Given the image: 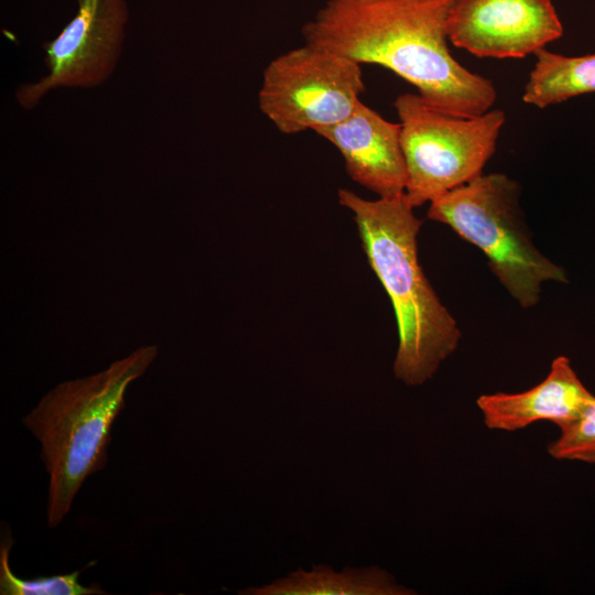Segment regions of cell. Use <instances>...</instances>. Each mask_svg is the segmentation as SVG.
Returning <instances> with one entry per match:
<instances>
[{"mask_svg": "<svg viewBox=\"0 0 595 595\" xmlns=\"http://www.w3.org/2000/svg\"><path fill=\"white\" fill-rule=\"evenodd\" d=\"M453 0H327L302 28L305 43L358 64L381 65L430 106L458 117L487 112L497 91L451 54Z\"/></svg>", "mask_w": 595, "mask_h": 595, "instance_id": "cell-1", "label": "cell"}, {"mask_svg": "<svg viewBox=\"0 0 595 595\" xmlns=\"http://www.w3.org/2000/svg\"><path fill=\"white\" fill-rule=\"evenodd\" d=\"M338 201L353 213L369 266L394 310L399 343L393 375L407 386H421L457 349L462 337L419 263L422 220L404 194L369 201L340 188Z\"/></svg>", "mask_w": 595, "mask_h": 595, "instance_id": "cell-2", "label": "cell"}, {"mask_svg": "<svg viewBox=\"0 0 595 595\" xmlns=\"http://www.w3.org/2000/svg\"><path fill=\"white\" fill-rule=\"evenodd\" d=\"M156 356V346H143L102 371L64 381L22 419L40 443V456L48 475L50 529L68 515L85 480L105 467L111 429L125 409L126 391Z\"/></svg>", "mask_w": 595, "mask_h": 595, "instance_id": "cell-3", "label": "cell"}, {"mask_svg": "<svg viewBox=\"0 0 595 595\" xmlns=\"http://www.w3.org/2000/svg\"><path fill=\"white\" fill-rule=\"evenodd\" d=\"M520 184L482 173L430 203L428 218L479 248L490 271L523 309L536 306L545 282H567L565 270L534 245L520 206Z\"/></svg>", "mask_w": 595, "mask_h": 595, "instance_id": "cell-4", "label": "cell"}, {"mask_svg": "<svg viewBox=\"0 0 595 595\" xmlns=\"http://www.w3.org/2000/svg\"><path fill=\"white\" fill-rule=\"evenodd\" d=\"M393 105L407 167L404 195L414 208L480 175L506 121L501 109L453 116L419 94L399 95Z\"/></svg>", "mask_w": 595, "mask_h": 595, "instance_id": "cell-5", "label": "cell"}, {"mask_svg": "<svg viewBox=\"0 0 595 595\" xmlns=\"http://www.w3.org/2000/svg\"><path fill=\"white\" fill-rule=\"evenodd\" d=\"M364 90L360 64L305 43L268 64L258 105L280 132L294 134L344 120Z\"/></svg>", "mask_w": 595, "mask_h": 595, "instance_id": "cell-6", "label": "cell"}, {"mask_svg": "<svg viewBox=\"0 0 595 595\" xmlns=\"http://www.w3.org/2000/svg\"><path fill=\"white\" fill-rule=\"evenodd\" d=\"M75 1V15L43 44L46 74L14 90L23 110H33L56 89L101 86L118 66L130 17L127 0Z\"/></svg>", "mask_w": 595, "mask_h": 595, "instance_id": "cell-7", "label": "cell"}, {"mask_svg": "<svg viewBox=\"0 0 595 595\" xmlns=\"http://www.w3.org/2000/svg\"><path fill=\"white\" fill-rule=\"evenodd\" d=\"M450 42L478 57L522 58L563 34L551 0H453Z\"/></svg>", "mask_w": 595, "mask_h": 595, "instance_id": "cell-8", "label": "cell"}, {"mask_svg": "<svg viewBox=\"0 0 595 595\" xmlns=\"http://www.w3.org/2000/svg\"><path fill=\"white\" fill-rule=\"evenodd\" d=\"M342 153L348 175L379 197L404 194L407 167L401 126L361 101L344 120L315 130Z\"/></svg>", "mask_w": 595, "mask_h": 595, "instance_id": "cell-9", "label": "cell"}, {"mask_svg": "<svg viewBox=\"0 0 595 595\" xmlns=\"http://www.w3.org/2000/svg\"><path fill=\"white\" fill-rule=\"evenodd\" d=\"M594 398L570 358L562 355L553 359L548 376L534 387L517 393H485L476 404L487 429L516 432L539 421L561 429L577 420Z\"/></svg>", "mask_w": 595, "mask_h": 595, "instance_id": "cell-10", "label": "cell"}, {"mask_svg": "<svg viewBox=\"0 0 595 595\" xmlns=\"http://www.w3.org/2000/svg\"><path fill=\"white\" fill-rule=\"evenodd\" d=\"M240 595H414L394 576L377 565L346 566L340 572L327 564H313L311 571L298 569L262 586L237 592Z\"/></svg>", "mask_w": 595, "mask_h": 595, "instance_id": "cell-11", "label": "cell"}, {"mask_svg": "<svg viewBox=\"0 0 595 595\" xmlns=\"http://www.w3.org/2000/svg\"><path fill=\"white\" fill-rule=\"evenodd\" d=\"M522 100L539 108L595 93V54L564 56L540 48Z\"/></svg>", "mask_w": 595, "mask_h": 595, "instance_id": "cell-12", "label": "cell"}, {"mask_svg": "<svg viewBox=\"0 0 595 595\" xmlns=\"http://www.w3.org/2000/svg\"><path fill=\"white\" fill-rule=\"evenodd\" d=\"M13 544L11 536L2 537L0 545V594L1 595H100L107 594L100 586L93 584L84 586L79 575L87 567L95 565L89 562L85 567L67 574L21 578L17 576L9 563Z\"/></svg>", "mask_w": 595, "mask_h": 595, "instance_id": "cell-13", "label": "cell"}, {"mask_svg": "<svg viewBox=\"0 0 595 595\" xmlns=\"http://www.w3.org/2000/svg\"><path fill=\"white\" fill-rule=\"evenodd\" d=\"M559 430L547 447L552 458L595 464V398L577 420Z\"/></svg>", "mask_w": 595, "mask_h": 595, "instance_id": "cell-14", "label": "cell"}]
</instances>
